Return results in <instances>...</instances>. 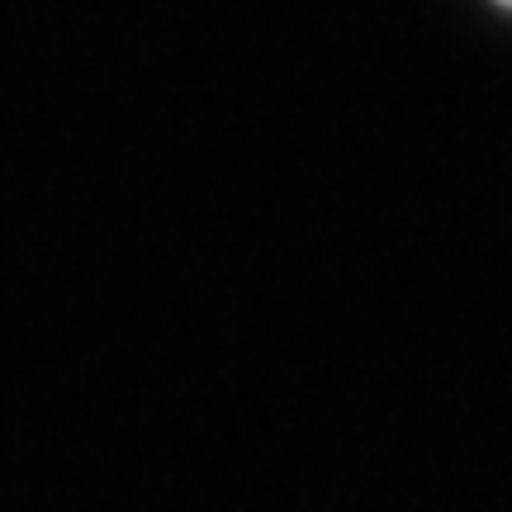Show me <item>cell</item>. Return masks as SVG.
I'll list each match as a JSON object with an SVG mask.
<instances>
[{
	"instance_id": "1",
	"label": "cell",
	"mask_w": 512,
	"mask_h": 512,
	"mask_svg": "<svg viewBox=\"0 0 512 512\" xmlns=\"http://www.w3.org/2000/svg\"><path fill=\"white\" fill-rule=\"evenodd\" d=\"M498 5H512V0H498Z\"/></svg>"
}]
</instances>
